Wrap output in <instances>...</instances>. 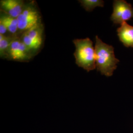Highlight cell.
<instances>
[{"mask_svg":"<svg viewBox=\"0 0 133 133\" xmlns=\"http://www.w3.org/2000/svg\"><path fill=\"white\" fill-rule=\"evenodd\" d=\"M1 6L8 15L15 18H17L24 10L23 2L19 0L1 1Z\"/></svg>","mask_w":133,"mask_h":133,"instance_id":"5","label":"cell"},{"mask_svg":"<svg viewBox=\"0 0 133 133\" xmlns=\"http://www.w3.org/2000/svg\"><path fill=\"white\" fill-rule=\"evenodd\" d=\"M29 37L34 42L41 45L42 43V36L41 29L38 26L25 32Z\"/></svg>","mask_w":133,"mask_h":133,"instance_id":"9","label":"cell"},{"mask_svg":"<svg viewBox=\"0 0 133 133\" xmlns=\"http://www.w3.org/2000/svg\"><path fill=\"white\" fill-rule=\"evenodd\" d=\"M120 41L125 47L133 48V26L124 22L117 29Z\"/></svg>","mask_w":133,"mask_h":133,"instance_id":"6","label":"cell"},{"mask_svg":"<svg viewBox=\"0 0 133 133\" xmlns=\"http://www.w3.org/2000/svg\"><path fill=\"white\" fill-rule=\"evenodd\" d=\"M0 22L4 24L8 31L11 33L14 34L18 30L17 19L11 17L8 14L1 17Z\"/></svg>","mask_w":133,"mask_h":133,"instance_id":"7","label":"cell"},{"mask_svg":"<svg viewBox=\"0 0 133 133\" xmlns=\"http://www.w3.org/2000/svg\"><path fill=\"white\" fill-rule=\"evenodd\" d=\"M39 15L33 8L29 6L24 9L17 18L18 30L25 32L38 26Z\"/></svg>","mask_w":133,"mask_h":133,"instance_id":"4","label":"cell"},{"mask_svg":"<svg viewBox=\"0 0 133 133\" xmlns=\"http://www.w3.org/2000/svg\"><path fill=\"white\" fill-rule=\"evenodd\" d=\"M21 41L19 39H14L10 45L9 49L10 57L14 60H18L19 48Z\"/></svg>","mask_w":133,"mask_h":133,"instance_id":"10","label":"cell"},{"mask_svg":"<svg viewBox=\"0 0 133 133\" xmlns=\"http://www.w3.org/2000/svg\"><path fill=\"white\" fill-rule=\"evenodd\" d=\"M13 41L11 38L0 34V53L1 56L5 55L6 51L9 50L10 45Z\"/></svg>","mask_w":133,"mask_h":133,"instance_id":"11","label":"cell"},{"mask_svg":"<svg viewBox=\"0 0 133 133\" xmlns=\"http://www.w3.org/2000/svg\"><path fill=\"white\" fill-rule=\"evenodd\" d=\"M7 31H8L6 27L4 24L0 22V34L4 35V34H5Z\"/></svg>","mask_w":133,"mask_h":133,"instance_id":"12","label":"cell"},{"mask_svg":"<svg viewBox=\"0 0 133 133\" xmlns=\"http://www.w3.org/2000/svg\"><path fill=\"white\" fill-rule=\"evenodd\" d=\"M95 50L96 66L97 71H100L102 75L108 77L112 76L119 62V60L115 56L114 48L104 43L97 36Z\"/></svg>","mask_w":133,"mask_h":133,"instance_id":"1","label":"cell"},{"mask_svg":"<svg viewBox=\"0 0 133 133\" xmlns=\"http://www.w3.org/2000/svg\"><path fill=\"white\" fill-rule=\"evenodd\" d=\"M78 2L87 11H91L96 7H103L104 5V1L102 0H81Z\"/></svg>","mask_w":133,"mask_h":133,"instance_id":"8","label":"cell"},{"mask_svg":"<svg viewBox=\"0 0 133 133\" xmlns=\"http://www.w3.org/2000/svg\"><path fill=\"white\" fill-rule=\"evenodd\" d=\"M76 47L74 55L76 65L87 71L96 68L95 48L93 42L88 38L75 39L73 41Z\"/></svg>","mask_w":133,"mask_h":133,"instance_id":"2","label":"cell"},{"mask_svg":"<svg viewBox=\"0 0 133 133\" xmlns=\"http://www.w3.org/2000/svg\"><path fill=\"white\" fill-rule=\"evenodd\" d=\"M133 18V7L124 0H115L113 3V12L110 17L114 24L121 25Z\"/></svg>","mask_w":133,"mask_h":133,"instance_id":"3","label":"cell"}]
</instances>
